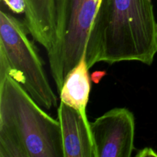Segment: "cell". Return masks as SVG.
Listing matches in <instances>:
<instances>
[{
	"label": "cell",
	"instance_id": "52a82bcc",
	"mask_svg": "<svg viewBox=\"0 0 157 157\" xmlns=\"http://www.w3.org/2000/svg\"><path fill=\"white\" fill-rule=\"evenodd\" d=\"M24 24L35 41L49 52L55 36L56 0H24Z\"/></svg>",
	"mask_w": 157,
	"mask_h": 157
},
{
	"label": "cell",
	"instance_id": "ba28073f",
	"mask_svg": "<svg viewBox=\"0 0 157 157\" xmlns=\"http://www.w3.org/2000/svg\"><path fill=\"white\" fill-rule=\"evenodd\" d=\"M86 52L78 64L67 74L59 93L60 100L67 105L87 114L90 92V80Z\"/></svg>",
	"mask_w": 157,
	"mask_h": 157
},
{
	"label": "cell",
	"instance_id": "277c9868",
	"mask_svg": "<svg viewBox=\"0 0 157 157\" xmlns=\"http://www.w3.org/2000/svg\"><path fill=\"white\" fill-rule=\"evenodd\" d=\"M101 2L56 0L55 41L47 53L58 94L67 74L86 52L89 34Z\"/></svg>",
	"mask_w": 157,
	"mask_h": 157
},
{
	"label": "cell",
	"instance_id": "7a4b0ae2",
	"mask_svg": "<svg viewBox=\"0 0 157 157\" xmlns=\"http://www.w3.org/2000/svg\"><path fill=\"white\" fill-rule=\"evenodd\" d=\"M0 157H64L58 120L6 74L0 75Z\"/></svg>",
	"mask_w": 157,
	"mask_h": 157
},
{
	"label": "cell",
	"instance_id": "6da1fadb",
	"mask_svg": "<svg viewBox=\"0 0 157 157\" xmlns=\"http://www.w3.org/2000/svg\"><path fill=\"white\" fill-rule=\"evenodd\" d=\"M157 54V21L152 0H101L87 44L89 68L138 61L151 65Z\"/></svg>",
	"mask_w": 157,
	"mask_h": 157
},
{
	"label": "cell",
	"instance_id": "8992f818",
	"mask_svg": "<svg viewBox=\"0 0 157 157\" xmlns=\"http://www.w3.org/2000/svg\"><path fill=\"white\" fill-rule=\"evenodd\" d=\"M58 120L61 129L64 157H96L87 114L60 101Z\"/></svg>",
	"mask_w": 157,
	"mask_h": 157
},
{
	"label": "cell",
	"instance_id": "9c48e42d",
	"mask_svg": "<svg viewBox=\"0 0 157 157\" xmlns=\"http://www.w3.org/2000/svg\"><path fill=\"white\" fill-rule=\"evenodd\" d=\"M11 11L15 14L24 13L25 2L24 0H2Z\"/></svg>",
	"mask_w": 157,
	"mask_h": 157
},
{
	"label": "cell",
	"instance_id": "30bf717a",
	"mask_svg": "<svg viewBox=\"0 0 157 157\" xmlns=\"http://www.w3.org/2000/svg\"><path fill=\"white\" fill-rule=\"evenodd\" d=\"M136 156L139 157H146V156H157V153L153 149L150 147H146L143 150H140L136 155Z\"/></svg>",
	"mask_w": 157,
	"mask_h": 157
},
{
	"label": "cell",
	"instance_id": "5b68a950",
	"mask_svg": "<svg viewBox=\"0 0 157 157\" xmlns=\"http://www.w3.org/2000/svg\"><path fill=\"white\" fill-rule=\"evenodd\" d=\"M136 123L125 107L111 109L90 122L96 157H130L134 151Z\"/></svg>",
	"mask_w": 157,
	"mask_h": 157
},
{
	"label": "cell",
	"instance_id": "3957f363",
	"mask_svg": "<svg viewBox=\"0 0 157 157\" xmlns=\"http://www.w3.org/2000/svg\"><path fill=\"white\" fill-rule=\"evenodd\" d=\"M27 32L24 22L0 11V75L12 77L40 107L51 110L58 99Z\"/></svg>",
	"mask_w": 157,
	"mask_h": 157
}]
</instances>
